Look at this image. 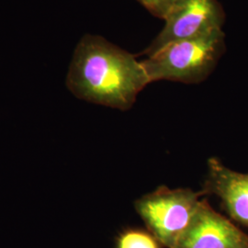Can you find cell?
<instances>
[{
	"instance_id": "1",
	"label": "cell",
	"mask_w": 248,
	"mask_h": 248,
	"mask_svg": "<svg viewBox=\"0 0 248 248\" xmlns=\"http://www.w3.org/2000/svg\"><path fill=\"white\" fill-rule=\"evenodd\" d=\"M150 79L135 56L99 36L81 39L73 55L66 87L77 98L127 110Z\"/></svg>"
},
{
	"instance_id": "2",
	"label": "cell",
	"mask_w": 248,
	"mask_h": 248,
	"mask_svg": "<svg viewBox=\"0 0 248 248\" xmlns=\"http://www.w3.org/2000/svg\"><path fill=\"white\" fill-rule=\"evenodd\" d=\"M224 51L222 30L167 45L142 61L150 82L201 83L215 68Z\"/></svg>"
},
{
	"instance_id": "3",
	"label": "cell",
	"mask_w": 248,
	"mask_h": 248,
	"mask_svg": "<svg viewBox=\"0 0 248 248\" xmlns=\"http://www.w3.org/2000/svg\"><path fill=\"white\" fill-rule=\"evenodd\" d=\"M202 192L189 188L159 186L134 203L151 234L167 248H173L192 218Z\"/></svg>"
},
{
	"instance_id": "4",
	"label": "cell",
	"mask_w": 248,
	"mask_h": 248,
	"mask_svg": "<svg viewBox=\"0 0 248 248\" xmlns=\"http://www.w3.org/2000/svg\"><path fill=\"white\" fill-rule=\"evenodd\" d=\"M163 18L165 27L143 52L147 56L172 43L222 30L224 13L217 0H173Z\"/></svg>"
},
{
	"instance_id": "5",
	"label": "cell",
	"mask_w": 248,
	"mask_h": 248,
	"mask_svg": "<svg viewBox=\"0 0 248 248\" xmlns=\"http://www.w3.org/2000/svg\"><path fill=\"white\" fill-rule=\"evenodd\" d=\"M173 248H248V235L202 200Z\"/></svg>"
},
{
	"instance_id": "6",
	"label": "cell",
	"mask_w": 248,
	"mask_h": 248,
	"mask_svg": "<svg viewBox=\"0 0 248 248\" xmlns=\"http://www.w3.org/2000/svg\"><path fill=\"white\" fill-rule=\"evenodd\" d=\"M203 193L217 196L232 219L248 228V174L235 172L217 158H211Z\"/></svg>"
},
{
	"instance_id": "7",
	"label": "cell",
	"mask_w": 248,
	"mask_h": 248,
	"mask_svg": "<svg viewBox=\"0 0 248 248\" xmlns=\"http://www.w3.org/2000/svg\"><path fill=\"white\" fill-rule=\"evenodd\" d=\"M159 245L150 232L136 229L122 232L115 240V248H160Z\"/></svg>"
},
{
	"instance_id": "8",
	"label": "cell",
	"mask_w": 248,
	"mask_h": 248,
	"mask_svg": "<svg viewBox=\"0 0 248 248\" xmlns=\"http://www.w3.org/2000/svg\"><path fill=\"white\" fill-rule=\"evenodd\" d=\"M139 1L146 9H149L154 15L162 18L168 11L171 3L173 2V0H139Z\"/></svg>"
}]
</instances>
